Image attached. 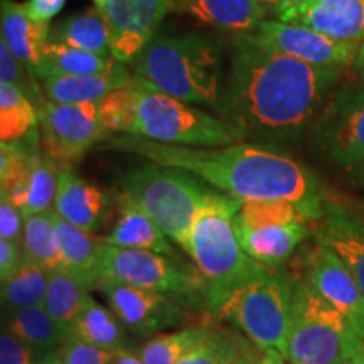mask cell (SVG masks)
Segmentation results:
<instances>
[{
  "mask_svg": "<svg viewBox=\"0 0 364 364\" xmlns=\"http://www.w3.org/2000/svg\"><path fill=\"white\" fill-rule=\"evenodd\" d=\"M341 73L268 51L236 36L221 112L248 135L292 139L317 120Z\"/></svg>",
  "mask_w": 364,
  "mask_h": 364,
  "instance_id": "6da1fadb",
  "label": "cell"
},
{
  "mask_svg": "<svg viewBox=\"0 0 364 364\" xmlns=\"http://www.w3.org/2000/svg\"><path fill=\"white\" fill-rule=\"evenodd\" d=\"M105 147L136 154L157 166L188 171L238 201H292L306 213L309 221L321 216L326 201L311 171L292 157L263 145L236 142L220 147H184L136 135H118L110 136Z\"/></svg>",
  "mask_w": 364,
  "mask_h": 364,
  "instance_id": "7a4b0ae2",
  "label": "cell"
},
{
  "mask_svg": "<svg viewBox=\"0 0 364 364\" xmlns=\"http://www.w3.org/2000/svg\"><path fill=\"white\" fill-rule=\"evenodd\" d=\"M223 44L206 34L156 36L134 63V80L191 105L220 108Z\"/></svg>",
  "mask_w": 364,
  "mask_h": 364,
  "instance_id": "3957f363",
  "label": "cell"
},
{
  "mask_svg": "<svg viewBox=\"0 0 364 364\" xmlns=\"http://www.w3.org/2000/svg\"><path fill=\"white\" fill-rule=\"evenodd\" d=\"M241 201L220 193L201 208L191 225L182 250L193 258L204 285V299L215 312L240 289L270 270L241 248L235 230V215Z\"/></svg>",
  "mask_w": 364,
  "mask_h": 364,
  "instance_id": "277c9868",
  "label": "cell"
},
{
  "mask_svg": "<svg viewBox=\"0 0 364 364\" xmlns=\"http://www.w3.org/2000/svg\"><path fill=\"white\" fill-rule=\"evenodd\" d=\"M120 194L142 209L182 248L198 211L220 191L208 188L203 179L188 171L150 164L127 172Z\"/></svg>",
  "mask_w": 364,
  "mask_h": 364,
  "instance_id": "5b68a950",
  "label": "cell"
},
{
  "mask_svg": "<svg viewBox=\"0 0 364 364\" xmlns=\"http://www.w3.org/2000/svg\"><path fill=\"white\" fill-rule=\"evenodd\" d=\"M363 349V336L343 312L331 306L307 279L292 280L290 363L348 364Z\"/></svg>",
  "mask_w": 364,
  "mask_h": 364,
  "instance_id": "8992f818",
  "label": "cell"
},
{
  "mask_svg": "<svg viewBox=\"0 0 364 364\" xmlns=\"http://www.w3.org/2000/svg\"><path fill=\"white\" fill-rule=\"evenodd\" d=\"M134 78V76H132ZM136 95L135 120L129 135L184 147H220L243 142L248 134L228 118L199 110L169 95L132 80Z\"/></svg>",
  "mask_w": 364,
  "mask_h": 364,
  "instance_id": "52a82bcc",
  "label": "cell"
},
{
  "mask_svg": "<svg viewBox=\"0 0 364 364\" xmlns=\"http://www.w3.org/2000/svg\"><path fill=\"white\" fill-rule=\"evenodd\" d=\"M213 314L243 331L262 351L277 349L289 361L292 279L270 268L236 289Z\"/></svg>",
  "mask_w": 364,
  "mask_h": 364,
  "instance_id": "ba28073f",
  "label": "cell"
},
{
  "mask_svg": "<svg viewBox=\"0 0 364 364\" xmlns=\"http://www.w3.org/2000/svg\"><path fill=\"white\" fill-rule=\"evenodd\" d=\"M98 280H112L154 290L172 299H198L204 285L167 255L149 250L120 248L103 243ZM97 280V282H98Z\"/></svg>",
  "mask_w": 364,
  "mask_h": 364,
  "instance_id": "9c48e42d",
  "label": "cell"
},
{
  "mask_svg": "<svg viewBox=\"0 0 364 364\" xmlns=\"http://www.w3.org/2000/svg\"><path fill=\"white\" fill-rule=\"evenodd\" d=\"M238 38L258 48L285 54L312 66L344 70L354 65L359 43H341L306 26L289 24L279 19H265L257 31Z\"/></svg>",
  "mask_w": 364,
  "mask_h": 364,
  "instance_id": "30bf717a",
  "label": "cell"
},
{
  "mask_svg": "<svg viewBox=\"0 0 364 364\" xmlns=\"http://www.w3.org/2000/svg\"><path fill=\"white\" fill-rule=\"evenodd\" d=\"M46 154L54 161H75L107 139L98 103H56L44 98L38 105Z\"/></svg>",
  "mask_w": 364,
  "mask_h": 364,
  "instance_id": "8fae6325",
  "label": "cell"
},
{
  "mask_svg": "<svg viewBox=\"0 0 364 364\" xmlns=\"http://www.w3.org/2000/svg\"><path fill=\"white\" fill-rule=\"evenodd\" d=\"M314 142L332 164L364 162V85L339 91L314 124Z\"/></svg>",
  "mask_w": 364,
  "mask_h": 364,
  "instance_id": "7c38bea8",
  "label": "cell"
},
{
  "mask_svg": "<svg viewBox=\"0 0 364 364\" xmlns=\"http://www.w3.org/2000/svg\"><path fill=\"white\" fill-rule=\"evenodd\" d=\"M100 9L110 29L112 54L122 65H134L172 12L171 0H103Z\"/></svg>",
  "mask_w": 364,
  "mask_h": 364,
  "instance_id": "4fadbf2b",
  "label": "cell"
},
{
  "mask_svg": "<svg viewBox=\"0 0 364 364\" xmlns=\"http://www.w3.org/2000/svg\"><path fill=\"white\" fill-rule=\"evenodd\" d=\"M95 287L122 324L139 334L161 332L184 321L182 307L166 294L112 280H98Z\"/></svg>",
  "mask_w": 364,
  "mask_h": 364,
  "instance_id": "5bb4252c",
  "label": "cell"
},
{
  "mask_svg": "<svg viewBox=\"0 0 364 364\" xmlns=\"http://www.w3.org/2000/svg\"><path fill=\"white\" fill-rule=\"evenodd\" d=\"M275 16L341 43L364 41V0H284Z\"/></svg>",
  "mask_w": 364,
  "mask_h": 364,
  "instance_id": "9a60e30c",
  "label": "cell"
},
{
  "mask_svg": "<svg viewBox=\"0 0 364 364\" xmlns=\"http://www.w3.org/2000/svg\"><path fill=\"white\" fill-rule=\"evenodd\" d=\"M306 279L331 306H334L351 321L364 339L363 292L353 273L338 255L324 245L317 243L309 253Z\"/></svg>",
  "mask_w": 364,
  "mask_h": 364,
  "instance_id": "2e32d148",
  "label": "cell"
},
{
  "mask_svg": "<svg viewBox=\"0 0 364 364\" xmlns=\"http://www.w3.org/2000/svg\"><path fill=\"white\" fill-rule=\"evenodd\" d=\"M316 221V241L344 262L364 297V218L343 204L324 201Z\"/></svg>",
  "mask_w": 364,
  "mask_h": 364,
  "instance_id": "e0dca14e",
  "label": "cell"
},
{
  "mask_svg": "<svg viewBox=\"0 0 364 364\" xmlns=\"http://www.w3.org/2000/svg\"><path fill=\"white\" fill-rule=\"evenodd\" d=\"M51 24L34 21L26 11L24 4L16 0H0V39L7 43L31 76L43 61L46 46L49 44Z\"/></svg>",
  "mask_w": 364,
  "mask_h": 364,
  "instance_id": "ac0fdd59",
  "label": "cell"
},
{
  "mask_svg": "<svg viewBox=\"0 0 364 364\" xmlns=\"http://www.w3.org/2000/svg\"><path fill=\"white\" fill-rule=\"evenodd\" d=\"M107 206L108 198L102 189L76 176L70 166L59 169L58 193L53 208L63 220L88 233H95Z\"/></svg>",
  "mask_w": 364,
  "mask_h": 364,
  "instance_id": "d6986e66",
  "label": "cell"
},
{
  "mask_svg": "<svg viewBox=\"0 0 364 364\" xmlns=\"http://www.w3.org/2000/svg\"><path fill=\"white\" fill-rule=\"evenodd\" d=\"M171 7L236 36L255 33L267 17V9L255 0H171Z\"/></svg>",
  "mask_w": 364,
  "mask_h": 364,
  "instance_id": "ffe728a7",
  "label": "cell"
},
{
  "mask_svg": "<svg viewBox=\"0 0 364 364\" xmlns=\"http://www.w3.org/2000/svg\"><path fill=\"white\" fill-rule=\"evenodd\" d=\"M44 97L56 103H100L112 91L132 85L125 65H117L102 75L48 76L41 78Z\"/></svg>",
  "mask_w": 364,
  "mask_h": 364,
  "instance_id": "44dd1931",
  "label": "cell"
},
{
  "mask_svg": "<svg viewBox=\"0 0 364 364\" xmlns=\"http://www.w3.org/2000/svg\"><path fill=\"white\" fill-rule=\"evenodd\" d=\"M235 230L245 253L270 268H277L289 260V257H292L299 245L309 236L307 221H294L257 230Z\"/></svg>",
  "mask_w": 364,
  "mask_h": 364,
  "instance_id": "7402d4cb",
  "label": "cell"
},
{
  "mask_svg": "<svg viewBox=\"0 0 364 364\" xmlns=\"http://www.w3.org/2000/svg\"><path fill=\"white\" fill-rule=\"evenodd\" d=\"M105 243L120 248L149 250L161 255L172 257L176 255L171 238L145 215L140 208L118 196V220L112 231L105 236Z\"/></svg>",
  "mask_w": 364,
  "mask_h": 364,
  "instance_id": "603a6c76",
  "label": "cell"
},
{
  "mask_svg": "<svg viewBox=\"0 0 364 364\" xmlns=\"http://www.w3.org/2000/svg\"><path fill=\"white\" fill-rule=\"evenodd\" d=\"M53 216L58 231L59 247H61L63 268L76 273L81 279L90 282L91 287H95L98 280V263L105 240L97 238L93 233H88V231L63 220L54 211V208Z\"/></svg>",
  "mask_w": 364,
  "mask_h": 364,
  "instance_id": "cb8c5ba5",
  "label": "cell"
},
{
  "mask_svg": "<svg viewBox=\"0 0 364 364\" xmlns=\"http://www.w3.org/2000/svg\"><path fill=\"white\" fill-rule=\"evenodd\" d=\"M51 43L71 46L102 56H113L110 29L102 9L93 6L85 12L70 16L51 27Z\"/></svg>",
  "mask_w": 364,
  "mask_h": 364,
  "instance_id": "d4e9b609",
  "label": "cell"
},
{
  "mask_svg": "<svg viewBox=\"0 0 364 364\" xmlns=\"http://www.w3.org/2000/svg\"><path fill=\"white\" fill-rule=\"evenodd\" d=\"M90 289V282L66 268L49 272V284L43 306L66 336L71 334L78 321Z\"/></svg>",
  "mask_w": 364,
  "mask_h": 364,
  "instance_id": "484cf974",
  "label": "cell"
},
{
  "mask_svg": "<svg viewBox=\"0 0 364 364\" xmlns=\"http://www.w3.org/2000/svg\"><path fill=\"white\" fill-rule=\"evenodd\" d=\"M120 63L113 56H102L71 46L51 43L46 46L43 61L36 71V78L48 76H76V75H102L112 71Z\"/></svg>",
  "mask_w": 364,
  "mask_h": 364,
  "instance_id": "4316f807",
  "label": "cell"
},
{
  "mask_svg": "<svg viewBox=\"0 0 364 364\" xmlns=\"http://www.w3.org/2000/svg\"><path fill=\"white\" fill-rule=\"evenodd\" d=\"M4 329L43 354L56 353L68 338L44 306L29 307L7 316Z\"/></svg>",
  "mask_w": 364,
  "mask_h": 364,
  "instance_id": "83f0119b",
  "label": "cell"
},
{
  "mask_svg": "<svg viewBox=\"0 0 364 364\" xmlns=\"http://www.w3.org/2000/svg\"><path fill=\"white\" fill-rule=\"evenodd\" d=\"M49 284V272L38 263L26 260L6 280H2V307L7 316L24 309L43 306Z\"/></svg>",
  "mask_w": 364,
  "mask_h": 364,
  "instance_id": "f1b7e54d",
  "label": "cell"
},
{
  "mask_svg": "<svg viewBox=\"0 0 364 364\" xmlns=\"http://www.w3.org/2000/svg\"><path fill=\"white\" fill-rule=\"evenodd\" d=\"M39 113L33 100L19 86L0 83V140L17 142L34 134Z\"/></svg>",
  "mask_w": 364,
  "mask_h": 364,
  "instance_id": "f546056e",
  "label": "cell"
},
{
  "mask_svg": "<svg viewBox=\"0 0 364 364\" xmlns=\"http://www.w3.org/2000/svg\"><path fill=\"white\" fill-rule=\"evenodd\" d=\"M22 252L27 260L38 263L48 272L63 268V255L59 247L53 208L39 215L26 218Z\"/></svg>",
  "mask_w": 364,
  "mask_h": 364,
  "instance_id": "4dcf8cb0",
  "label": "cell"
},
{
  "mask_svg": "<svg viewBox=\"0 0 364 364\" xmlns=\"http://www.w3.org/2000/svg\"><path fill=\"white\" fill-rule=\"evenodd\" d=\"M70 336L107 349H118L124 344L122 321L112 309L102 306L91 295L86 297L85 306Z\"/></svg>",
  "mask_w": 364,
  "mask_h": 364,
  "instance_id": "1f68e13d",
  "label": "cell"
},
{
  "mask_svg": "<svg viewBox=\"0 0 364 364\" xmlns=\"http://www.w3.org/2000/svg\"><path fill=\"white\" fill-rule=\"evenodd\" d=\"M211 329L203 326L184 327V329L156 334L140 348L139 356L145 364H179L182 358L194 346H198Z\"/></svg>",
  "mask_w": 364,
  "mask_h": 364,
  "instance_id": "d6a6232c",
  "label": "cell"
},
{
  "mask_svg": "<svg viewBox=\"0 0 364 364\" xmlns=\"http://www.w3.org/2000/svg\"><path fill=\"white\" fill-rule=\"evenodd\" d=\"M294 221H309L306 213L297 204L285 199H252L241 201L235 215V228L257 230L273 225H287Z\"/></svg>",
  "mask_w": 364,
  "mask_h": 364,
  "instance_id": "836d02e7",
  "label": "cell"
},
{
  "mask_svg": "<svg viewBox=\"0 0 364 364\" xmlns=\"http://www.w3.org/2000/svg\"><path fill=\"white\" fill-rule=\"evenodd\" d=\"M58 161L48 154H38L27 174V198L22 206L24 218L39 215L54 206L58 193L59 169Z\"/></svg>",
  "mask_w": 364,
  "mask_h": 364,
  "instance_id": "e575fe53",
  "label": "cell"
},
{
  "mask_svg": "<svg viewBox=\"0 0 364 364\" xmlns=\"http://www.w3.org/2000/svg\"><path fill=\"white\" fill-rule=\"evenodd\" d=\"M134 80V78H132ZM100 118L105 130L110 134L129 135L135 120L136 95L134 85L112 91L98 103Z\"/></svg>",
  "mask_w": 364,
  "mask_h": 364,
  "instance_id": "d590c367",
  "label": "cell"
},
{
  "mask_svg": "<svg viewBox=\"0 0 364 364\" xmlns=\"http://www.w3.org/2000/svg\"><path fill=\"white\" fill-rule=\"evenodd\" d=\"M238 341L223 332H209L198 346L181 359L179 364H233L245 356Z\"/></svg>",
  "mask_w": 364,
  "mask_h": 364,
  "instance_id": "8d00e7d4",
  "label": "cell"
},
{
  "mask_svg": "<svg viewBox=\"0 0 364 364\" xmlns=\"http://www.w3.org/2000/svg\"><path fill=\"white\" fill-rule=\"evenodd\" d=\"M58 354L61 364H112L115 349L100 348L68 336Z\"/></svg>",
  "mask_w": 364,
  "mask_h": 364,
  "instance_id": "74e56055",
  "label": "cell"
},
{
  "mask_svg": "<svg viewBox=\"0 0 364 364\" xmlns=\"http://www.w3.org/2000/svg\"><path fill=\"white\" fill-rule=\"evenodd\" d=\"M48 354H43L22 343L7 329L0 336V364H39Z\"/></svg>",
  "mask_w": 364,
  "mask_h": 364,
  "instance_id": "f35d334b",
  "label": "cell"
},
{
  "mask_svg": "<svg viewBox=\"0 0 364 364\" xmlns=\"http://www.w3.org/2000/svg\"><path fill=\"white\" fill-rule=\"evenodd\" d=\"M26 218L16 204L9 201L6 196H0V240L12 241L22 247Z\"/></svg>",
  "mask_w": 364,
  "mask_h": 364,
  "instance_id": "ab89813d",
  "label": "cell"
},
{
  "mask_svg": "<svg viewBox=\"0 0 364 364\" xmlns=\"http://www.w3.org/2000/svg\"><path fill=\"white\" fill-rule=\"evenodd\" d=\"M24 260L26 257L22 247L12 241L0 240V282L9 279Z\"/></svg>",
  "mask_w": 364,
  "mask_h": 364,
  "instance_id": "60d3db41",
  "label": "cell"
},
{
  "mask_svg": "<svg viewBox=\"0 0 364 364\" xmlns=\"http://www.w3.org/2000/svg\"><path fill=\"white\" fill-rule=\"evenodd\" d=\"M66 0H27L24 7L34 21L49 22L65 7Z\"/></svg>",
  "mask_w": 364,
  "mask_h": 364,
  "instance_id": "b9f144b4",
  "label": "cell"
},
{
  "mask_svg": "<svg viewBox=\"0 0 364 364\" xmlns=\"http://www.w3.org/2000/svg\"><path fill=\"white\" fill-rule=\"evenodd\" d=\"M112 364H145L142 361V358L139 354L129 351L125 348H118L115 349V356H113Z\"/></svg>",
  "mask_w": 364,
  "mask_h": 364,
  "instance_id": "7bdbcfd3",
  "label": "cell"
},
{
  "mask_svg": "<svg viewBox=\"0 0 364 364\" xmlns=\"http://www.w3.org/2000/svg\"><path fill=\"white\" fill-rule=\"evenodd\" d=\"M258 364H287V359L277 349H263V356Z\"/></svg>",
  "mask_w": 364,
  "mask_h": 364,
  "instance_id": "ee69618b",
  "label": "cell"
},
{
  "mask_svg": "<svg viewBox=\"0 0 364 364\" xmlns=\"http://www.w3.org/2000/svg\"><path fill=\"white\" fill-rule=\"evenodd\" d=\"M354 68H356L358 75H359V80H361V83L364 85V41L359 46V51H358V56L354 59Z\"/></svg>",
  "mask_w": 364,
  "mask_h": 364,
  "instance_id": "f6af8a7d",
  "label": "cell"
},
{
  "mask_svg": "<svg viewBox=\"0 0 364 364\" xmlns=\"http://www.w3.org/2000/svg\"><path fill=\"white\" fill-rule=\"evenodd\" d=\"M255 2L260 4V6L265 7L267 11H268V9H272V11H275V9L279 7L280 4L284 2V0H255Z\"/></svg>",
  "mask_w": 364,
  "mask_h": 364,
  "instance_id": "bcb514c9",
  "label": "cell"
},
{
  "mask_svg": "<svg viewBox=\"0 0 364 364\" xmlns=\"http://www.w3.org/2000/svg\"><path fill=\"white\" fill-rule=\"evenodd\" d=\"M39 364H61V359H59L58 353H51L48 354V356H46Z\"/></svg>",
  "mask_w": 364,
  "mask_h": 364,
  "instance_id": "7dc6e473",
  "label": "cell"
},
{
  "mask_svg": "<svg viewBox=\"0 0 364 364\" xmlns=\"http://www.w3.org/2000/svg\"><path fill=\"white\" fill-rule=\"evenodd\" d=\"M356 182L359 186H364V162L356 167Z\"/></svg>",
  "mask_w": 364,
  "mask_h": 364,
  "instance_id": "c3c4849f",
  "label": "cell"
},
{
  "mask_svg": "<svg viewBox=\"0 0 364 364\" xmlns=\"http://www.w3.org/2000/svg\"><path fill=\"white\" fill-rule=\"evenodd\" d=\"M348 364H364V349L358 354V356H354Z\"/></svg>",
  "mask_w": 364,
  "mask_h": 364,
  "instance_id": "681fc988",
  "label": "cell"
},
{
  "mask_svg": "<svg viewBox=\"0 0 364 364\" xmlns=\"http://www.w3.org/2000/svg\"><path fill=\"white\" fill-rule=\"evenodd\" d=\"M233 364H253V361H252V358L248 356V354H245L243 358H240L238 361H235Z\"/></svg>",
  "mask_w": 364,
  "mask_h": 364,
  "instance_id": "f907efd6",
  "label": "cell"
},
{
  "mask_svg": "<svg viewBox=\"0 0 364 364\" xmlns=\"http://www.w3.org/2000/svg\"><path fill=\"white\" fill-rule=\"evenodd\" d=\"M93 4L97 7H102V4H103V0H93Z\"/></svg>",
  "mask_w": 364,
  "mask_h": 364,
  "instance_id": "816d5d0a",
  "label": "cell"
},
{
  "mask_svg": "<svg viewBox=\"0 0 364 364\" xmlns=\"http://www.w3.org/2000/svg\"><path fill=\"white\" fill-rule=\"evenodd\" d=\"M292 364H295V363H292Z\"/></svg>",
  "mask_w": 364,
  "mask_h": 364,
  "instance_id": "f5cc1de1",
  "label": "cell"
}]
</instances>
